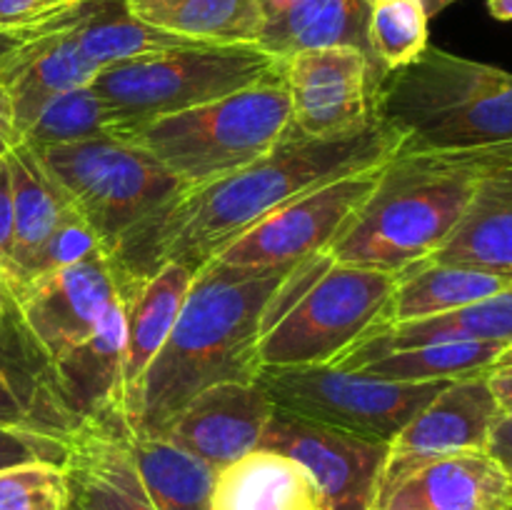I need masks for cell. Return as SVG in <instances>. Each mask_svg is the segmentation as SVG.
<instances>
[{"label":"cell","instance_id":"33","mask_svg":"<svg viewBox=\"0 0 512 510\" xmlns=\"http://www.w3.org/2000/svg\"><path fill=\"white\" fill-rule=\"evenodd\" d=\"M100 255H108L103 240L95 235V230L80 215H75V218L65 220L60 228H55V233L40 245L28 268L20 273V278L15 283L5 285V288H20V285L30 283L33 278H40V275L70 268V265L85 263L90 258H100Z\"/></svg>","mask_w":512,"mask_h":510},{"label":"cell","instance_id":"42","mask_svg":"<svg viewBox=\"0 0 512 510\" xmlns=\"http://www.w3.org/2000/svg\"><path fill=\"white\" fill-rule=\"evenodd\" d=\"M453 3H458V0H423V5H425V10H428L430 18L438 13H443V10Z\"/></svg>","mask_w":512,"mask_h":510},{"label":"cell","instance_id":"8","mask_svg":"<svg viewBox=\"0 0 512 510\" xmlns=\"http://www.w3.org/2000/svg\"><path fill=\"white\" fill-rule=\"evenodd\" d=\"M108 255L153 210L190 188L155 155L120 135L33 148Z\"/></svg>","mask_w":512,"mask_h":510},{"label":"cell","instance_id":"31","mask_svg":"<svg viewBox=\"0 0 512 510\" xmlns=\"http://www.w3.org/2000/svg\"><path fill=\"white\" fill-rule=\"evenodd\" d=\"M428 23L423 0H373L365 38L375 63L385 73L415 63L430 45Z\"/></svg>","mask_w":512,"mask_h":510},{"label":"cell","instance_id":"23","mask_svg":"<svg viewBox=\"0 0 512 510\" xmlns=\"http://www.w3.org/2000/svg\"><path fill=\"white\" fill-rule=\"evenodd\" d=\"M10 180H13V208H15V235H13V265L3 278V285L20 278L40 245L55 233L65 220L75 218L63 185L55 180L48 165L28 143L20 140L8 155Z\"/></svg>","mask_w":512,"mask_h":510},{"label":"cell","instance_id":"32","mask_svg":"<svg viewBox=\"0 0 512 510\" xmlns=\"http://www.w3.org/2000/svg\"><path fill=\"white\" fill-rule=\"evenodd\" d=\"M0 510H70L63 465L23 463L0 470Z\"/></svg>","mask_w":512,"mask_h":510},{"label":"cell","instance_id":"14","mask_svg":"<svg viewBox=\"0 0 512 510\" xmlns=\"http://www.w3.org/2000/svg\"><path fill=\"white\" fill-rule=\"evenodd\" d=\"M75 8L78 3L28 28L0 33V90L13 110L20 140L45 103L90 85L98 75L100 68L78 45Z\"/></svg>","mask_w":512,"mask_h":510},{"label":"cell","instance_id":"15","mask_svg":"<svg viewBox=\"0 0 512 510\" xmlns=\"http://www.w3.org/2000/svg\"><path fill=\"white\" fill-rule=\"evenodd\" d=\"M498 418L500 408L488 385V375L453 380L390 440L378 488L428 460L485 453L490 428Z\"/></svg>","mask_w":512,"mask_h":510},{"label":"cell","instance_id":"43","mask_svg":"<svg viewBox=\"0 0 512 510\" xmlns=\"http://www.w3.org/2000/svg\"><path fill=\"white\" fill-rule=\"evenodd\" d=\"M510 503H512V478H510Z\"/></svg>","mask_w":512,"mask_h":510},{"label":"cell","instance_id":"7","mask_svg":"<svg viewBox=\"0 0 512 510\" xmlns=\"http://www.w3.org/2000/svg\"><path fill=\"white\" fill-rule=\"evenodd\" d=\"M278 68L280 60L258 45L190 43L105 65L90 88L123 128L218 100Z\"/></svg>","mask_w":512,"mask_h":510},{"label":"cell","instance_id":"37","mask_svg":"<svg viewBox=\"0 0 512 510\" xmlns=\"http://www.w3.org/2000/svg\"><path fill=\"white\" fill-rule=\"evenodd\" d=\"M13 235V180H10L8 158H3L0 160V280L10 273V265H13Z\"/></svg>","mask_w":512,"mask_h":510},{"label":"cell","instance_id":"3","mask_svg":"<svg viewBox=\"0 0 512 510\" xmlns=\"http://www.w3.org/2000/svg\"><path fill=\"white\" fill-rule=\"evenodd\" d=\"M503 145L460 153L398 150L325 255L383 273H403L428 260L458 228L480 173Z\"/></svg>","mask_w":512,"mask_h":510},{"label":"cell","instance_id":"5","mask_svg":"<svg viewBox=\"0 0 512 510\" xmlns=\"http://www.w3.org/2000/svg\"><path fill=\"white\" fill-rule=\"evenodd\" d=\"M400 273L303 260L268 308L258 343L260 368L330 365L388 323Z\"/></svg>","mask_w":512,"mask_h":510},{"label":"cell","instance_id":"19","mask_svg":"<svg viewBox=\"0 0 512 510\" xmlns=\"http://www.w3.org/2000/svg\"><path fill=\"white\" fill-rule=\"evenodd\" d=\"M510 475L488 453L428 460L375 490L370 510H503Z\"/></svg>","mask_w":512,"mask_h":510},{"label":"cell","instance_id":"25","mask_svg":"<svg viewBox=\"0 0 512 510\" xmlns=\"http://www.w3.org/2000/svg\"><path fill=\"white\" fill-rule=\"evenodd\" d=\"M510 288V273L423 260V263L413 265L398 275V285H395L393 300H390L388 323L385 325L448 313V310H458L463 305L493 298V295Z\"/></svg>","mask_w":512,"mask_h":510},{"label":"cell","instance_id":"34","mask_svg":"<svg viewBox=\"0 0 512 510\" xmlns=\"http://www.w3.org/2000/svg\"><path fill=\"white\" fill-rule=\"evenodd\" d=\"M65 460H68V438L38 428L0 423V470L23 463L65 465Z\"/></svg>","mask_w":512,"mask_h":510},{"label":"cell","instance_id":"18","mask_svg":"<svg viewBox=\"0 0 512 510\" xmlns=\"http://www.w3.org/2000/svg\"><path fill=\"white\" fill-rule=\"evenodd\" d=\"M193 278L195 270L180 263L160 265L155 273L143 280L123 278L125 348L123 368H120V413H123L128 428H133L135 415H138L145 373L163 350L165 340L183 310Z\"/></svg>","mask_w":512,"mask_h":510},{"label":"cell","instance_id":"24","mask_svg":"<svg viewBox=\"0 0 512 510\" xmlns=\"http://www.w3.org/2000/svg\"><path fill=\"white\" fill-rule=\"evenodd\" d=\"M450 340L512 345V288L493 295V298L463 305L458 310H448V313L383 325L335 363L368 358V355L385 353V350L425 343H450Z\"/></svg>","mask_w":512,"mask_h":510},{"label":"cell","instance_id":"12","mask_svg":"<svg viewBox=\"0 0 512 510\" xmlns=\"http://www.w3.org/2000/svg\"><path fill=\"white\" fill-rule=\"evenodd\" d=\"M380 168L383 165L330 180L288 200L268 218L225 245L213 260L230 268L268 270L325 255L375 188Z\"/></svg>","mask_w":512,"mask_h":510},{"label":"cell","instance_id":"35","mask_svg":"<svg viewBox=\"0 0 512 510\" xmlns=\"http://www.w3.org/2000/svg\"><path fill=\"white\" fill-rule=\"evenodd\" d=\"M80 0H0V33L28 28L48 20L63 10L73 8Z\"/></svg>","mask_w":512,"mask_h":510},{"label":"cell","instance_id":"40","mask_svg":"<svg viewBox=\"0 0 512 510\" xmlns=\"http://www.w3.org/2000/svg\"><path fill=\"white\" fill-rule=\"evenodd\" d=\"M20 143V133L15 128V120H13V110H10L8 98L5 93L0 90V160Z\"/></svg>","mask_w":512,"mask_h":510},{"label":"cell","instance_id":"20","mask_svg":"<svg viewBox=\"0 0 512 510\" xmlns=\"http://www.w3.org/2000/svg\"><path fill=\"white\" fill-rule=\"evenodd\" d=\"M428 260L512 275V143L480 173L463 220Z\"/></svg>","mask_w":512,"mask_h":510},{"label":"cell","instance_id":"10","mask_svg":"<svg viewBox=\"0 0 512 510\" xmlns=\"http://www.w3.org/2000/svg\"><path fill=\"white\" fill-rule=\"evenodd\" d=\"M5 298L33 358L38 423L43 430L58 435L50 425L45 405V368L98 333L110 310L123 300V278L113 260L100 255L40 275L20 288H5Z\"/></svg>","mask_w":512,"mask_h":510},{"label":"cell","instance_id":"13","mask_svg":"<svg viewBox=\"0 0 512 510\" xmlns=\"http://www.w3.org/2000/svg\"><path fill=\"white\" fill-rule=\"evenodd\" d=\"M258 448L303 465L318 485L325 510H370L388 458V443L363 438L275 408Z\"/></svg>","mask_w":512,"mask_h":510},{"label":"cell","instance_id":"16","mask_svg":"<svg viewBox=\"0 0 512 510\" xmlns=\"http://www.w3.org/2000/svg\"><path fill=\"white\" fill-rule=\"evenodd\" d=\"M273 413L258 380H225L190 398L160 435L218 473L258 450Z\"/></svg>","mask_w":512,"mask_h":510},{"label":"cell","instance_id":"39","mask_svg":"<svg viewBox=\"0 0 512 510\" xmlns=\"http://www.w3.org/2000/svg\"><path fill=\"white\" fill-rule=\"evenodd\" d=\"M485 453L512 478V415H500L495 420Z\"/></svg>","mask_w":512,"mask_h":510},{"label":"cell","instance_id":"44","mask_svg":"<svg viewBox=\"0 0 512 510\" xmlns=\"http://www.w3.org/2000/svg\"><path fill=\"white\" fill-rule=\"evenodd\" d=\"M363 3H365V5H370V3H373V0H363Z\"/></svg>","mask_w":512,"mask_h":510},{"label":"cell","instance_id":"29","mask_svg":"<svg viewBox=\"0 0 512 510\" xmlns=\"http://www.w3.org/2000/svg\"><path fill=\"white\" fill-rule=\"evenodd\" d=\"M75 35L85 58L98 68L195 43L138 20L130 15L125 0H80L75 8Z\"/></svg>","mask_w":512,"mask_h":510},{"label":"cell","instance_id":"45","mask_svg":"<svg viewBox=\"0 0 512 510\" xmlns=\"http://www.w3.org/2000/svg\"><path fill=\"white\" fill-rule=\"evenodd\" d=\"M503 510H512V503H510V505H508V508H503Z\"/></svg>","mask_w":512,"mask_h":510},{"label":"cell","instance_id":"36","mask_svg":"<svg viewBox=\"0 0 512 510\" xmlns=\"http://www.w3.org/2000/svg\"><path fill=\"white\" fill-rule=\"evenodd\" d=\"M0 323H3V288H0ZM0 423L3 425H23V428H38L18 383L8 368L0 360ZM40 430V428H38Z\"/></svg>","mask_w":512,"mask_h":510},{"label":"cell","instance_id":"17","mask_svg":"<svg viewBox=\"0 0 512 510\" xmlns=\"http://www.w3.org/2000/svg\"><path fill=\"white\" fill-rule=\"evenodd\" d=\"M65 475L73 510H155L128 448L120 413L83 420L68 433Z\"/></svg>","mask_w":512,"mask_h":510},{"label":"cell","instance_id":"28","mask_svg":"<svg viewBox=\"0 0 512 510\" xmlns=\"http://www.w3.org/2000/svg\"><path fill=\"white\" fill-rule=\"evenodd\" d=\"M143 23L195 43L255 45L258 0H125Z\"/></svg>","mask_w":512,"mask_h":510},{"label":"cell","instance_id":"27","mask_svg":"<svg viewBox=\"0 0 512 510\" xmlns=\"http://www.w3.org/2000/svg\"><path fill=\"white\" fill-rule=\"evenodd\" d=\"M128 448L155 510H213L215 470L163 435L133 433Z\"/></svg>","mask_w":512,"mask_h":510},{"label":"cell","instance_id":"41","mask_svg":"<svg viewBox=\"0 0 512 510\" xmlns=\"http://www.w3.org/2000/svg\"><path fill=\"white\" fill-rule=\"evenodd\" d=\"M488 10L493 18L512 20V0H488Z\"/></svg>","mask_w":512,"mask_h":510},{"label":"cell","instance_id":"1","mask_svg":"<svg viewBox=\"0 0 512 510\" xmlns=\"http://www.w3.org/2000/svg\"><path fill=\"white\" fill-rule=\"evenodd\" d=\"M403 145V135L383 120L343 138L290 135L255 163L185 188L135 225L108 258L125 280L148 278L165 263L200 270L288 200L330 180L378 168Z\"/></svg>","mask_w":512,"mask_h":510},{"label":"cell","instance_id":"6","mask_svg":"<svg viewBox=\"0 0 512 510\" xmlns=\"http://www.w3.org/2000/svg\"><path fill=\"white\" fill-rule=\"evenodd\" d=\"M115 135L148 150L188 185L235 173L293 135V108L283 75L210 103L123 125Z\"/></svg>","mask_w":512,"mask_h":510},{"label":"cell","instance_id":"11","mask_svg":"<svg viewBox=\"0 0 512 510\" xmlns=\"http://www.w3.org/2000/svg\"><path fill=\"white\" fill-rule=\"evenodd\" d=\"M293 108V135L343 138L378 123L385 70L355 45L303 50L280 60Z\"/></svg>","mask_w":512,"mask_h":510},{"label":"cell","instance_id":"9","mask_svg":"<svg viewBox=\"0 0 512 510\" xmlns=\"http://www.w3.org/2000/svg\"><path fill=\"white\" fill-rule=\"evenodd\" d=\"M255 380L275 408L390 443L453 380L400 383L338 365L260 368Z\"/></svg>","mask_w":512,"mask_h":510},{"label":"cell","instance_id":"38","mask_svg":"<svg viewBox=\"0 0 512 510\" xmlns=\"http://www.w3.org/2000/svg\"><path fill=\"white\" fill-rule=\"evenodd\" d=\"M485 375H488V385L493 390L500 415H512V348H505Z\"/></svg>","mask_w":512,"mask_h":510},{"label":"cell","instance_id":"22","mask_svg":"<svg viewBox=\"0 0 512 510\" xmlns=\"http://www.w3.org/2000/svg\"><path fill=\"white\" fill-rule=\"evenodd\" d=\"M213 510H325V500L303 465L258 448L215 473Z\"/></svg>","mask_w":512,"mask_h":510},{"label":"cell","instance_id":"30","mask_svg":"<svg viewBox=\"0 0 512 510\" xmlns=\"http://www.w3.org/2000/svg\"><path fill=\"white\" fill-rule=\"evenodd\" d=\"M115 128L118 123L100 95L90 85H80L45 103L38 118L23 133V143H28L30 148L68 145L115 135Z\"/></svg>","mask_w":512,"mask_h":510},{"label":"cell","instance_id":"26","mask_svg":"<svg viewBox=\"0 0 512 510\" xmlns=\"http://www.w3.org/2000/svg\"><path fill=\"white\" fill-rule=\"evenodd\" d=\"M505 343H480V340H450V343H425L410 348L385 350L358 360H343L345 370H360L383 380L400 383H430V380H458L468 375L488 373L503 355Z\"/></svg>","mask_w":512,"mask_h":510},{"label":"cell","instance_id":"46","mask_svg":"<svg viewBox=\"0 0 512 510\" xmlns=\"http://www.w3.org/2000/svg\"><path fill=\"white\" fill-rule=\"evenodd\" d=\"M0 288H3V280H0Z\"/></svg>","mask_w":512,"mask_h":510},{"label":"cell","instance_id":"4","mask_svg":"<svg viewBox=\"0 0 512 510\" xmlns=\"http://www.w3.org/2000/svg\"><path fill=\"white\" fill-rule=\"evenodd\" d=\"M378 118L413 153H460L512 143V73L428 45L385 75Z\"/></svg>","mask_w":512,"mask_h":510},{"label":"cell","instance_id":"2","mask_svg":"<svg viewBox=\"0 0 512 510\" xmlns=\"http://www.w3.org/2000/svg\"><path fill=\"white\" fill-rule=\"evenodd\" d=\"M298 265L255 270L210 260L195 270L183 310L145 373L130 430L160 435L200 390L225 380H255L268 308Z\"/></svg>","mask_w":512,"mask_h":510},{"label":"cell","instance_id":"47","mask_svg":"<svg viewBox=\"0 0 512 510\" xmlns=\"http://www.w3.org/2000/svg\"><path fill=\"white\" fill-rule=\"evenodd\" d=\"M70 510H73V508H70Z\"/></svg>","mask_w":512,"mask_h":510},{"label":"cell","instance_id":"21","mask_svg":"<svg viewBox=\"0 0 512 510\" xmlns=\"http://www.w3.org/2000/svg\"><path fill=\"white\" fill-rule=\"evenodd\" d=\"M368 8L363 0H258L255 45L278 60L333 45H355L370 55Z\"/></svg>","mask_w":512,"mask_h":510}]
</instances>
